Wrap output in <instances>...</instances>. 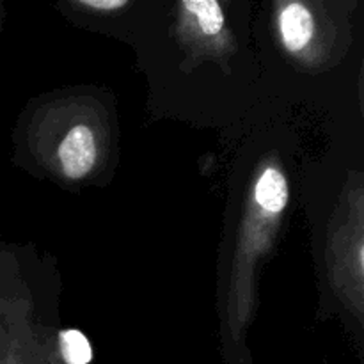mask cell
Returning a JSON list of instances; mask_svg holds the SVG:
<instances>
[{"label":"cell","mask_w":364,"mask_h":364,"mask_svg":"<svg viewBox=\"0 0 364 364\" xmlns=\"http://www.w3.org/2000/svg\"><path fill=\"white\" fill-rule=\"evenodd\" d=\"M20 297L0 295V364H31L21 340Z\"/></svg>","instance_id":"52a82bcc"},{"label":"cell","mask_w":364,"mask_h":364,"mask_svg":"<svg viewBox=\"0 0 364 364\" xmlns=\"http://www.w3.org/2000/svg\"><path fill=\"white\" fill-rule=\"evenodd\" d=\"M27 139L36 162L68 183L95 176L109 155L105 110L91 98H63L43 105L32 116Z\"/></svg>","instance_id":"7a4b0ae2"},{"label":"cell","mask_w":364,"mask_h":364,"mask_svg":"<svg viewBox=\"0 0 364 364\" xmlns=\"http://www.w3.org/2000/svg\"><path fill=\"white\" fill-rule=\"evenodd\" d=\"M288 205L290 181L283 160L274 153L263 156L249 181L228 279L223 323L226 364H251L245 334L255 318L258 270L279 237Z\"/></svg>","instance_id":"6da1fadb"},{"label":"cell","mask_w":364,"mask_h":364,"mask_svg":"<svg viewBox=\"0 0 364 364\" xmlns=\"http://www.w3.org/2000/svg\"><path fill=\"white\" fill-rule=\"evenodd\" d=\"M358 0H272L281 52L304 71L336 66L352 45Z\"/></svg>","instance_id":"3957f363"},{"label":"cell","mask_w":364,"mask_h":364,"mask_svg":"<svg viewBox=\"0 0 364 364\" xmlns=\"http://www.w3.org/2000/svg\"><path fill=\"white\" fill-rule=\"evenodd\" d=\"M132 0H73L82 9L92 11V13H116L127 7Z\"/></svg>","instance_id":"ba28073f"},{"label":"cell","mask_w":364,"mask_h":364,"mask_svg":"<svg viewBox=\"0 0 364 364\" xmlns=\"http://www.w3.org/2000/svg\"><path fill=\"white\" fill-rule=\"evenodd\" d=\"M20 331L31 364H64L57 350V341L52 334L34 322L32 304L27 297H20Z\"/></svg>","instance_id":"8992f818"},{"label":"cell","mask_w":364,"mask_h":364,"mask_svg":"<svg viewBox=\"0 0 364 364\" xmlns=\"http://www.w3.org/2000/svg\"><path fill=\"white\" fill-rule=\"evenodd\" d=\"M329 283L343 308L363 322L364 311V187L352 173L329 223L326 247Z\"/></svg>","instance_id":"277c9868"},{"label":"cell","mask_w":364,"mask_h":364,"mask_svg":"<svg viewBox=\"0 0 364 364\" xmlns=\"http://www.w3.org/2000/svg\"><path fill=\"white\" fill-rule=\"evenodd\" d=\"M223 2H224V4H230V2H231V0H223Z\"/></svg>","instance_id":"9c48e42d"},{"label":"cell","mask_w":364,"mask_h":364,"mask_svg":"<svg viewBox=\"0 0 364 364\" xmlns=\"http://www.w3.org/2000/svg\"><path fill=\"white\" fill-rule=\"evenodd\" d=\"M174 32L192 64L210 60L228 68L237 50L220 0H176Z\"/></svg>","instance_id":"5b68a950"}]
</instances>
